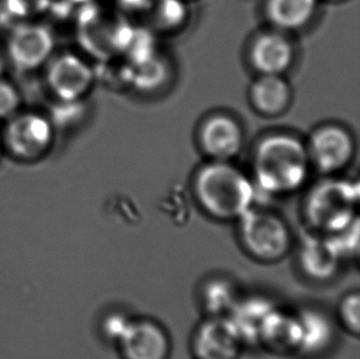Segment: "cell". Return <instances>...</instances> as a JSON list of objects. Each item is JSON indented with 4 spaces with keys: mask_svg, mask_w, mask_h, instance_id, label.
Masks as SVG:
<instances>
[{
    "mask_svg": "<svg viewBox=\"0 0 360 359\" xmlns=\"http://www.w3.org/2000/svg\"><path fill=\"white\" fill-rule=\"evenodd\" d=\"M193 194L210 218L231 222L252 208L256 192L251 180L228 161L202 168L193 181Z\"/></svg>",
    "mask_w": 360,
    "mask_h": 359,
    "instance_id": "6da1fadb",
    "label": "cell"
},
{
    "mask_svg": "<svg viewBox=\"0 0 360 359\" xmlns=\"http://www.w3.org/2000/svg\"><path fill=\"white\" fill-rule=\"evenodd\" d=\"M307 146L297 138L274 134L259 141L253 156V172L258 187L273 196L300 189L309 174Z\"/></svg>",
    "mask_w": 360,
    "mask_h": 359,
    "instance_id": "7a4b0ae2",
    "label": "cell"
},
{
    "mask_svg": "<svg viewBox=\"0 0 360 359\" xmlns=\"http://www.w3.org/2000/svg\"><path fill=\"white\" fill-rule=\"evenodd\" d=\"M359 189L346 180L328 179L309 192L302 214L312 233L335 235L358 220Z\"/></svg>",
    "mask_w": 360,
    "mask_h": 359,
    "instance_id": "3957f363",
    "label": "cell"
},
{
    "mask_svg": "<svg viewBox=\"0 0 360 359\" xmlns=\"http://www.w3.org/2000/svg\"><path fill=\"white\" fill-rule=\"evenodd\" d=\"M236 222L240 245L255 261L276 263L290 253L292 230L277 213L252 207Z\"/></svg>",
    "mask_w": 360,
    "mask_h": 359,
    "instance_id": "277c9868",
    "label": "cell"
},
{
    "mask_svg": "<svg viewBox=\"0 0 360 359\" xmlns=\"http://www.w3.org/2000/svg\"><path fill=\"white\" fill-rule=\"evenodd\" d=\"M0 133L4 153L26 164L44 160L53 149L57 137V130L49 115L31 110H20L5 121Z\"/></svg>",
    "mask_w": 360,
    "mask_h": 359,
    "instance_id": "5b68a950",
    "label": "cell"
},
{
    "mask_svg": "<svg viewBox=\"0 0 360 359\" xmlns=\"http://www.w3.org/2000/svg\"><path fill=\"white\" fill-rule=\"evenodd\" d=\"M6 63L20 74L44 69L56 53V34L42 21L14 24L5 39Z\"/></svg>",
    "mask_w": 360,
    "mask_h": 359,
    "instance_id": "8992f818",
    "label": "cell"
},
{
    "mask_svg": "<svg viewBox=\"0 0 360 359\" xmlns=\"http://www.w3.org/2000/svg\"><path fill=\"white\" fill-rule=\"evenodd\" d=\"M44 69V85L56 102L83 101L95 83L93 67L74 52L54 53Z\"/></svg>",
    "mask_w": 360,
    "mask_h": 359,
    "instance_id": "52a82bcc",
    "label": "cell"
},
{
    "mask_svg": "<svg viewBox=\"0 0 360 359\" xmlns=\"http://www.w3.org/2000/svg\"><path fill=\"white\" fill-rule=\"evenodd\" d=\"M115 347L122 359H169L171 340L159 321L131 316Z\"/></svg>",
    "mask_w": 360,
    "mask_h": 359,
    "instance_id": "ba28073f",
    "label": "cell"
},
{
    "mask_svg": "<svg viewBox=\"0 0 360 359\" xmlns=\"http://www.w3.org/2000/svg\"><path fill=\"white\" fill-rule=\"evenodd\" d=\"M243 347L228 316H205L191 337L193 359H239Z\"/></svg>",
    "mask_w": 360,
    "mask_h": 359,
    "instance_id": "9c48e42d",
    "label": "cell"
},
{
    "mask_svg": "<svg viewBox=\"0 0 360 359\" xmlns=\"http://www.w3.org/2000/svg\"><path fill=\"white\" fill-rule=\"evenodd\" d=\"M310 164L322 174H335L346 168L354 153L352 136L343 127L328 125L319 128L307 146Z\"/></svg>",
    "mask_w": 360,
    "mask_h": 359,
    "instance_id": "30bf717a",
    "label": "cell"
},
{
    "mask_svg": "<svg viewBox=\"0 0 360 359\" xmlns=\"http://www.w3.org/2000/svg\"><path fill=\"white\" fill-rule=\"evenodd\" d=\"M297 261L302 276L317 283L333 279L345 263L330 235L312 232L299 244Z\"/></svg>",
    "mask_w": 360,
    "mask_h": 359,
    "instance_id": "8fae6325",
    "label": "cell"
},
{
    "mask_svg": "<svg viewBox=\"0 0 360 359\" xmlns=\"http://www.w3.org/2000/svg\"><path fill=\"white\" fill-rule=\"evenodd\" d=\"M302 342V327L297 313L276 306L263 321L258 346L273 355H299Z\"/></svg>",
    "mask_w": 360,
    "mask_h": 359,
    "instance_id": "7c38bea8",
    "label": "cell"
},
{
    "mask_svg": "<svg viewBox=\"0 0 360 359\" xmlns=\"http://www.w3.org/2000/svg\"><path fill=\"white\" fill-rule=\"evenodd\" d=\"M200 141L203 151L215 161H229L241 151L243 131L233 117L215 115L203 123Z\"/></svg>",
    "mask_w": 360,
    "mask_h": 359,
    "instance_id": "4fadbf2b",
    "label": "cell"
},
{
    "mask_svg": "<svg viewBox=\"0 0 360 359\" xmlns=\"http://www.w3.org/2000/svg\"><path fill=\"white\" fill-rule=\"evenodd\" d=\"M250 59L261 75H282L292 62V46L278 32H267L253 41Z\"/></svg>",
    "mask_w": 360,
    "mask_h": 359,
    "instance_id": "5bb4252c",
    "label": "cell"
},
{
    "mask_svg": "<svg viewBox=\"0 0 360 359\" xmlns=\"http://www.w3.org/2000/svg\"><path fill=\"white\" fill-rule=\"evenodd\" d=\"M276 303L266 296H241L229 313L243 346H258V335L266 316L276 308Z\"/></svg>",
    "mask_w": 360,
    "mask_h": 359,
    "instance_id": "9a60e30c",
    "label": "cell"
},
{
    "mask_svg": "<svg viewBox=\"0 0 360 359\" xmlns=\"http://www.w3.org/2000/svg\"><path fill=\"white\" fill-rule=\"evenodd\" d=\"M297 314L302 327L299 355L315 357L330 350L336 337L335 322L331 317L314 308H305Z\"/></svg>",
    "mask_w": 360,
    "mask_h": 359,
    "instance_id": "2e32d148",
    "label": "cell"
},
{
    "mask_svg": "<svg viewBox=\"0 0 360 359\" xmlns=\"http://www.w3.org/2000/svg\"><path fill=\"white\" fill-rule=\"evenodd\" d=\"M239 288L230 277H207L197 289V301L205 316H228L240 299Z\"/></svg>",
    "mask_w": 360,
    "mask_h": 359,
    "instance_id": "e0dca14e",
    "label": "cell"
},
{
    "mask_svg": "<svg viewBox=\"0 0 360 359\" xmlns=\"http://www.w3.org/2000/svg\"><path fill=\"white\" fill-rule=\"evenodd\" d=\"M250 99L259 113L277 116L287 110L292 92L281 75H261L251 87Z\"/></svg>",
    "mask_w": 360,
    "mask_h": 359,
    "instance_id": "ac0fdd59",
    "label": "cell"
},
{
    "mask_svg": "<svg viewBox=\"0 0 360 359\" xmlns=\"http://www.w3.org/2000/svg\"><path fill=\"white\" fill-rule=\"evenodd\" d=\"M317 0H267L266 14L276 27L297 30L307 26L316 13Z\"/></svg>",
    "mask_w": 360,
    "mask_h": 359,
    "instance_id": "d6986e66",
    "label": "cell"
},
{
    "mask_svg": "<svg viewBox=\"0 0 360 359\" xmlns=\"http://www.w3.org/2000/svg\"><path fill=\"white\" fill-rule=\"evenodd\" d=\"M54 0H1V19L13 24L39 21L51 13Z\"/></svg>",
    "mask_w": 360,
    "mask_h": 359,
    "instance_id": "ffe728a7",
    "label": "cell"
},
{
    "mask_svg": "<svg viewBox=\"0 0 360 359\" xmlns=\"http://www.w3.org/2000/svg\"><path fill=\"white\" fill-rule=\"evenodd\" d=\"M337 321L349 335L358 337L360 332V294L358 291H348L337 306Z\"/></svg>",
    "mask_w": 360,
    "mask_h": 359,
    "instance_id": "44dd1931",
    "label": "cell"
},
{
    "mask_svg": "<svg viewBox=\"0 0 360 359\" xmlns=\"http://www.w3.org/2000/svg\"><path fill=\"white\" fill-rule=\"evenodd\" d=\"M22 106V95L11 80L0 77V121H8Z\"/></svg>",
    "mask_w": 360,
    "mask_h": 359,
    "instance_id": "7402d4cb",
    "label": "cell"
},
{
    "mask_svg": "<svg viewBox=\"0 0 360 359\" xmlns=\"http://www.w3.org/2000/svg\"><path fill=\"white\" fill-rule=\"evenodd\" d=\"M131 316H128L123 311H112L105 316L101 322V332L105 340L115 345L121 337L123 331L126 330Z\"/></svg>",
    "mask_w": 360,
    "mask_h": 359,
    "instance_id": "603a6c76",
    "label": "cell"
},
{
    "mask_svg": "<svg viewBox=\"0 0 360 359\" xmlns=\"http://www.w3.org/2000/svg\"><path fill=\"white\" fill-rule=\"evenodd\" d=\"M180 0H160V4L158 8V23L164 26H175L180 24L184 18V10L182 4L175 5Z\"/></svg>",
    "mask_w": 360,
    "mask_h": 359,
    "instance_id": "cb8c5ba5",
    "label": "cell"
},
{
    "mask_svg": "<svg viewBox=\"0 0 360 359\" xmlns=\"http://www.w3.org/2000/svg\"><path fill=\"white\" fill-rule=\"evenodd\" d=\"M8 67L6 63V58H5L4 49L3 47H0V77H3Z\"/></svg>",
    "mask_w": 360,
    "mask_h": 359,
    "instance_id": "d4e9b609",
    "label": "cell"
},
{
    "mask_svg": "<svg viewBox=\"0 0 360 359\" xmlns=\"http://www.w3.org/2000/svg\"><path fill=\"white\" fill-rule=\"evenodd\" d=\"M4 154V148H3V141H1V133H0V158Z\"/></svg>",
    "mask_w": 360,
    "mask_h": 359,
    "instance_id": "484cf974",
    "label": "cell"
},
{
    "mask_svg": "<svg viewBox=\"0 0 360 359\" xmlns=\"http://www.w3.org/2000/svg\"><path fill=\"white\" fill-rule=\"evenodd\" d=\"M69 1H72V3H78V1H85V0H69Z\"/></svg>",
    "mask_w": 360,
    "mask_h": 359,
    "instance_id": "4316f807",
    "label": "cell"
},
{
    "mask_svg": "<svg viewBox=\"0 0 360 359\" xmlns=\"http://www.w3.org/2000/svg\"><path fill=\"white\" fill-rule=\"evenodd\" d=\"M0 19H1V0H0Z\"/></svg>",
    "mask_w": 360,
    "mask_h": 359,
    "instance_id": "83f0119b",
    "label": "cell"
},
{
    "mask_svg": "<svg viewBox=\"0 0 360 359\" xmlns=\"http://www.w3.org/2000/svg\"><path fill=\"white\" fill-rule=\"evenodd\" d=\"M332 1H342V0H332Z\"/></svg>",
    "mask_w": 360,
    "mask_h": 359,
    "instance_id": "f1b7e54d",
    "label": "cell"
}]
</instances>
